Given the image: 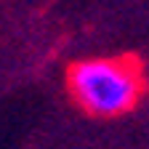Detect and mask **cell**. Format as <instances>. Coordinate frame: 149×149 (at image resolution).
<instances>
[{
	"label": "cell",
	"mask_w": 149,
	"mask_h": 149,
	"mask_svg": "<svg viewBox=\"0 0 149 149\" xmlns=\"http://www.w3.org/2000/svg\"><path fill=\"white\" fill-rule=\"evenodd\" d=\"M74 101L96 117H117L133 109L144 91V74L133 56L85 59L69 69Z\"/></svg>",
	"instance_id": "6da1fadb"
}]
</instances>
